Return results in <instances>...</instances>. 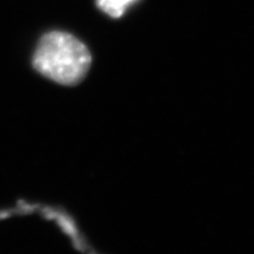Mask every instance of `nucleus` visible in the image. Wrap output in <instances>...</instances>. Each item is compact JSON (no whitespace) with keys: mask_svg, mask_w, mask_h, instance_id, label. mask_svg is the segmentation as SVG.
Returning <instances> with one entry per match:
<instances>
[{"mask_svg":"<svg viewBox=\"0 0 254 254\" xmlns=\"http://www.w3.org/2000/svg\"><path fill=\"white\" fill-rule=\"evenodd\" d=\"M32 64L44 77L72 86L80 82L90 69L91 53L72 34L52 31L41 37Z\"/></svg>","mask_w":254,"mask_h":254,"instance_id":"1","label":"nucleus"},{"mask_svg":"<svg viewBox=\"0 0 254 254\" xmlns=\"http://www.w3.org/2000/svg\"><path fill=\"white\" fill-rule=\"evenodd\" d=\"M139 0H95L97 6L111 18H120Z\"/></svg>","mask_w":254,"mask_h":254,"instance_id":"2","label":"nucleus"}]
</instances>
